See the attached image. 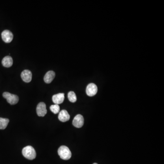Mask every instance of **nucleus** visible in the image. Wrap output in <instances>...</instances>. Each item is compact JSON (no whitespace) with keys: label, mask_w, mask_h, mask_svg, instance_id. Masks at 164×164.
Instances as JSON below:
<instances>
[{"label":"nucleus","mask_w":164,"mask_h":164,"mask_svg":"<svg viewBox=\"0 0 164 164\" xmlns=\"http://www.w3.org/2000/svg\"><path fill=\"white\" fill-rule=\"evenodd\" d=\"M22 154L23 156L28 160H33L36 157V151L31 146H28L24 147L22 150Z\"/></svg>","instance_id":"nucleus-1"},{"label":"nucleus","mask_w":164,"mask_h":164,"mask_svg":"<svg viewBox=\"0 0 164 164\" xmlns=\"http://www.w3.org/2000/svg\"><path fill=\"white\" fill-rule=\"evenodd\" d=\"M58 155L62 159L64 160H68L72 156L71 152L69 148L66 146H62L58 150Z\"/></svg>","instance_id":"nucleus-2"},{"label":"nucleus","mask_w":164,"mask_h":164,"mask_svg":"<svg viewBox=\"0 0 164 164\" xmlns=\"http://www.w3.org/2000/svg\"><path fill=\"white\" fill-rule=\"evenodd\" d=\"M3 97L7 99V102L11 105H14L18 102L19 98L15 94H12L8 92H4Z\"/></svg>","instance_id":"nucleus-3"},{"label":"nucleus","mask_w":164,"mask_h":164,"mask_svg":"<svg viewBox=\"0 0 164 164\" xmlns=\"http://www.w3.org/2000/svg\"><path fill=\"white\" fill-rule=\"evenodd\" d=\"M86 94L90 97H93L96 95L98 92V87L94 83H90L87 87Z\"/></svg>","instance_id":"nucleus-4"},{"label":"nucleus","mask_w":164,"mask_h":164,"mask_svg":"<svg viewBox=\"0 0 164 164\" xmlns=\"http://www.w3.org/2000/svg\"><path fill=\"white\" fill-rule=\"evenodd\" d=\"M1 38L5 42L10 43L13 40V35L10 31L5 30L1 33Z\"/></svg>","instance_id":"nucleus-5"},{"label":"nucleus","mask_w":164,"mask_h":164,"mask_svg":"<svg viewBox=\"0 0 164 164\" xmlns=\"http://www.w3.org/2000/svg\"><path fill=\"white\" fill-rule=\"evenodd\" d=\"M37 113L40 117L44 116L47 113L46 105L44 102H39L37 107Z\"/></svg>","instance_id":"nucleus-6"},{"label":"nucleus","mask_w":164,"mask_h":164,"mask_svg":"<svg viewBox=\"0 0 164 164\" xmlns=\"http://www.w3.org/2000/svg\"><path fill=\"white\" fill-rule=\"evenodd\" d=\"M84 124V118L81 115H78L75 117L72 121V124L74 126L78 128H80Z\"/></svg>","instance_id":"nucleus-7"},{"label":"nucleus","mask_w":164,"mask_h":164,"mask_svg":"<svg viewBox=\"0 0 164 164\" xmlns=\"http://www.w3.org/2000/svg\"><path fill=\"white\" fill-rule=\"evenodd\" d=\"M21 78L24 82L29 83L31 81L32 79V73L30 71L25 70L22 72L21 74Z\"/></svg>","instance_id":"nucleus-8"},{"label":"nucleus","mask_w":164,"mask_h":164,"mask_svg":"<svg viewBox=\"0 0 164 164\" xmlns=\"http://www.w3.org/2000/svg\"><path fill=\"white\" fill-rule=\"evenodd\" d=\"M53 101L55 105H59L63 103L64 100V93H59L53 95L52 97Z\"/></svg>","instance_id":"nucleus-9"},{"label":"nucleus","mask_w":164,"mask_h":164,"mask_svg":"<svg viewBox=\"0 0 164 164\" xmlns=\"http://www.w3.org/2000/svg\"><path fill=\"white\" fill-rule=\"evenodd\" d=\"M70 115L66 110L61 111L58 115V119L62 122H65L68 121L70 119Z\"/></svg>","instance_id":"nucleus-10"},{"label":"nucleus","mask_w":164,"mask_h":164,"mask_svg":"<svg viewBox=\"0 0 164 164\" xmlns=\"http://www.w3.org/2000/svg\"><path fill=\"white\" fill-rule=\"evenodd\" d=\"M55 77V73L53 71H49L46 72L44 77V80L46 83H50L53 80Z\"/></svg>","instance_id":"nucleus-11"},{"label":"nucleus","mask_w":164,"mask_h":164,"mask_svg":"<svg viewBox=\"0 0 164 164\" xmlns=\"http://www.w3.org/2000/svg\"><path fill=\"white\" fill-rule=\"evenodd\" d=\"M2 64L5 68H10L13 64V59L10 56L5 57L2 60Z\"/></svg>","instance_id":"nucleus-12"},{"label":"nucleus","mask_w":164,"mask_h":164,"mask_svg":"<svg viewBox=\"0 0 164 164\" xmlns=\"http://www.w3.org/2000/svg\"><path fill=\"white\" fill-rule=\"evenodd\" d=\"M9 120L5 118H0V130H4L8 126Z\"/></svg>","instance_id":"nucleus-13"},{"label":"nucleus","mask_w":164,"mask_h":164,"mask_svg":"<svg viewBox=\"0 0 164 164\" xmlns=\"http://www.w3.org/2000/svg\"><path fill=\"white\" fill-rule=\"evenodd\" d=\"M68 99L71 102H74L77 101V97L74 92L73 91H70L68 93Z\"/></svg>","instance_id":"nucleus-14"},{"label":"nucleus","mask_w":164,"mask_h":164,"mask_svg":"<svg viewBox=\"0 0 164 164\" xmlns=\"http://www.w3.org/2000/svg\"><path fill=\"white\" fill-rule=\"evenodd\" d=\"M50 109L54 114H57L59 112L60 107L58 105H52L50 107Z\"/></svg>","instance_id":"nucleus-15"},{"label":"nucleus","mask_w":164,"mask_h":164,"mask_svg":"<svg viewBox=\"0 0 164 164\" xmlns=\"http://www.w3.org/2000/svg\"><path fill=\"white\" fill-rule=\"evenodd\" d=\"M97 164V163H94V164Z\"/></svg>","instance_id":"nucleus-16"}]
</instances>
